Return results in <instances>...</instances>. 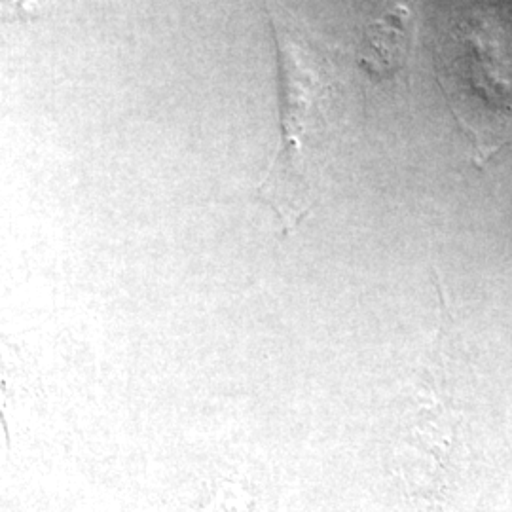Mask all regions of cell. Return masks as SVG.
Returning <instances> with one entry per match:
<instances>
[{
    "instance_id": "obj_1",
    "label": "cell",
    "mask_w": 512,
    "mask_h": 512,
    "mask_svg": "<svg viewBox=\"0 0 512 512\" xmlns=\"http://www.w3.org/2000/svg\"><path fill=\"white\" fill-rule=\"evenodd\" d=\"M264 2L270 10L279 52L281 145L258 188V198L274 209L283 232L291 234L310 211V190L304 179V139L319 114L323 57L283 6H275L272 0Z\"/></svg>"
},
{
    "instance_id": "obj_2",
    "label": "cell",
    "mask_w": 512,
    "mask_h": 512,
    "mask_svg": "<svg viewBox=\"0 0 512 512\" xmlns=\"http://www.w3.org/2000/svg\"><path fill=\"white\" fill-rule=\"evenodd\" d=\"M408 10L397 6L387 16L378 19L368 35L366 61L376 73H393L403 67L408 50Z\"/></svg>"
}]
</instances>
